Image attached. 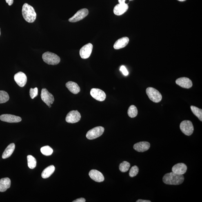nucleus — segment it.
Here are the masks:
<instances>
[{
  "instance_id": "1",
  "label": "nucleus",
  "mask_w": 202,
  "mask_h": 202,
  "mask_svg": "<svg viewBox=\"0 0 202 202\" xmlns=\"http://www.w3.org/2000/svg\"><path fill=\"white\" fill-rule=\"evenodd\" d=\"M184 180V177L183 175L178 174L173 172L165 174L163 178V182L169 185H181Z\"/></svg>"
},
{
  "instance_id": "2",
  "label": "nucleus",
  "mask_w": 202,
  "mask_h": 202,
  "mask_svg": "<svg viewBox=\"0 0 202 202\" xmlns=\"http://www.w3.org/2000/svg\"><path fill=\"white\" fill-rule=\"evenodd\" d=\"M22 13L24 19L28 22L32 23L35 21L37 16L36 12L33 7L28 3L23 5Z\"/></svg>"
},
{
  "instance_id": "3",
  "label": "nucleus",
  "mask_w": 202,
  "mask_h": 202,
  "mask_svg": "<svg viewBox=\"0 0 202 202\" xmlns=\"http://www.w3.org/2000/svg\"><path fill=\"white\" fill-rule=\"evenodd\" d=\"M42 57L43 61L49 65H57L61 61V59L59 56L50 52H45L43 54Z\"/></svg>"
},
{
  "instance_id": "4",
  "label": "nucleus",
  "mask_w": 202,
  "mask_h": 202,
  "mask_svg": "<svg viewBox=\"0 0 202 202\" xmlns=\"http://www.w3.org/2000/svg\"><path fill=\"white\" fill-rule=\"evenodd\" d=\"M146 93L149 99L154 102L159 103L162 99V96L159 91L152 87L147 88Z\"/></svg>"
},
{
  "instance_id": "5",
  "label": "nucleus",
  "mask_w": 202,
  "mask_h": 202,
  "mask_svg": "<svg viewBox=\"0 0 202 202\" xmlns=\"http://www.w3.org/2000/svg\"><path fill=\"white\" fill-rule=\"evenodd\" d=\"M180 128L182 132L186 135H191L194 131V127L192 123L189 120L182 121L180 125Z\"/></svg>"
},
{
  "instance_id": "6",
  "label": "nucleus",
  "mask_w": 202,
  "mask_h": 202,
  "mask_svg": "<svg viewBox=\"0 0 202 202\" xmlns=\"http://www.w3.org/2000/svg\"><path fill=\"white\" fill-rule=\"evenodd\" d=\"M104 127L99 126L95 127L88 131L86 134V137L88 139L93 140L100 137L104 132Z\"/></svg>"
},
{
  "instance_id": "7",
  "label": "nucleus",
  "mask_w": 202,
  "mask_h": 202,
  "mask_svg": "<svg viewBox=\"0 0 202 202\" xmlns=\"http://www.w3.org/2000/svg\"><path fill=\"white\" fill-rule=\"evenodd\" d=\"M41 98L42 101L48 106L52 104L54 101L53 96L46 88H43L42 90Z\"/></svg>"
},
{
  "instance_id": "8",
  "label": "nucleus",
  "mask_w": 202,
  "mask_h": 202,
  "mask_svg": "<svg viewBox=\"0 0 202 202\" xmlns=\"http://www.w3.org/2000/svg\"><path fill=\"white\" fill-rule=\"evenodd\" d=\"M88 9H82L78 11L73 17L69 19V21L70 22L74 23L81 20L88 15Z\"/></svg>"
},
{
  "instance_id": "9",
  "label": "nucleus",
  "mask_w": 202,
  "mask_h": 202,
  "mask_svg": "<svg viewBox=\"0 0 202 202\" xmlns=\"http://www.w3.org/2000/svg\"><path fill=\"white\" fill-rule=\"evenodd\" d=\"M81 115L78 110H72L67 114L65 121L69 123H75L80 121Z\"/></svg>"
},
{
  "instance_id": "10",
  "label": "nucleus",
  "mask_w": 202,
  "mask_h": 202,
  "mask_svg": "<svg viewBox=\"0 0 202 202\" xmlns=\"http://www.w3.org/2000/svg\"><path fill=\"white\" fill-rule=\"evenodd\" d=\"M90 94L94 99L100 101H104L106 98V94L101 89L92 88L90 91Z\"/></svg>"
},
{
  "instance_id": "11",
  "label": "nucleus",
  "mask_w": 202,
  "mask_h": 202,
  "mask_svg": "<svg viewBox=\"0 0 202 202\" xmlns=\"http://www.w3.org/2000/svg\"><path fill=\"white\" fill-rule=\"evenodd\" d=\"M93 45L88 43L82 47L79 51V54L83 59H87L90 57L92 52Z\"/></svg>"
},
{
  "instance_id": "12",
  "label": "nucleus",
  "mask_w": 202,
  "mask_h": 202,
  "mask_svg": "<svg viewBox=\"0 0 202 202\" xmlns=\"http://www.w3.org/2000/svg\"><path fill=\"white\" fill-rule=\"evenodd\" d=\"M0 119L2 121L8 123H17L21 121V118L19 116L11 114H3L0 116Z\"/></svg>"
},
{
  "instance_id": "13",
  "label": "nucleus",
  "mask_w": 202,
  "mask_h": 202,
  "mask_svg": "<svg viewBox=\"0 0 202 202\" xmlns=\"http://www.w3.org/2000/svg\"><path fill=\"white\" fill-rule=\"evenodd\" d=\"M14 79L16 83L20 87H23L27 83L26 75L24 73L20 72L16 74L14 76Z\"/></svg>"
},
{
  "instance_id": "14",
  "label": "nucleus",
  "mask_w": 202,
  "mask_h": 202,
  "mask_svg": "<svg viewBox=\"0 0 202 202\" xmlns=\"http://www.w3.org/2000/svg\"><path fill=\"white\" fill-rule=\"evenodd\" d=\"M176 84L183 88L189 89L192 86L191 80L186 77H182L176 80Z\"/></svg>"
},
{
  "instance_id": "15",
  "label": "nucleus",
  "mask_w": 202,
  "mask_h": 202,
  "mask_svg": "<svg viewBox=\"0 0 202 202\" xmlns=\"http://www.w3.org/2000/svg\"><path fill=\"white\" fill-rule=\"evenodd\" d=\"M150 144L147 141H141L135 144L133 146L134 150L138 152H143L149 150Z\"/></svg>"
},
{
  "instance_id": "16",
  "label": "nucleus",
  "mask_w": 202,
  "mask_h": 202,
  "mask_svg": "<svg viewBox=\"0 0 202 202\" xmlns=\"http://www.w3.org/2000/svg\"><path fill=\"white\" fill-rule=\"evenodd\" d=\"M89 175L91 179L97 182H101L105 180L103 174L97 170H91L89 173Z\"/></svg>"
},
{
  "instance_id": "17",
  "label": "nucleus",
  "mask_w": 202,
  "mask_h": 202,
  "mask_svg": "<svg viewBox=\"0 0 202 202\" xmlns=\"http://www.w3.org/2000/svg\"><path fill=\"white\" fill-rule=\"evenodd\" d=\"M128 9V6L127 3H119L114 7V12L116 16H121L126 12Z\"/></svg>"
},
{
  "instance_id": "18",
  "label": "nucleus",
  "mask_w": 202,
  "mask_h": 202,
  "mask_svg": "<svg viewBox=\"0 0 202 202\" xmlns=\"http://www.w3.org/2000/svg\"><path fill=\"white\" fill-rule=\"evenodd\" d=\"M187 170L186 165L183 163H178L175 165L172 168V172L180 175L185 174Z\"/></svg>"
},
{
  "instance_id": "19",
  "label": "nucleus",
  "mask_w": 202,
  "mask_h": 202,
  "mask_svg": "<svg viewBox=\"0 0 202 202\" xmlns=\"http://www.w3.org/2000/svg\"><path fill=\"white\" fill-rule=\"evenodd\" d=\"M129 42V39L128 37L121 38L116 41L114 45V48L116 50H119L124 48L128 45Z\"/></svg>"
},
{
  "instance_id": "20",
  "label": "nucleus",
  "mask_w": 202,
  "mask_h": 202,
  "mask_svg": "<svg viewBox=\"0 0 202 202\" xmlns=\"http://www.w3.org/2000/svg\"><path fill=\"white\" fill-rule=\"evenodd\" d=\"M65 86L71 92L74 94H78L81 90L79 85L74 82H68L65 84Z\"/></svg>"
},
{
  "instance_id": "21",
  "label": "nucleus",
  "mask_w": 202,
  "mask_h": 202,
  "mask_svg": "<svg viewBox=\"0 0 202 202\" xmlns=\"http://www.w3.org/2000/svg\"><path fill=\"white\" fill-rule=\"evenodd\" d=\"M11 180L8 178H2L0 179V192H4L11 186Z\"/></svg>"
},
{
  "instance_id": "22",
  "label": "nucleus",
  "mask_w": 202,
  "mask_h": 202,
  "mask_svg": "<svg viewBox=\"0 0 202 202\" xmlns=\"http://www.w3.org/2000/svg\"><path fill=\"white\" fill-rule=\"evenodd\" d=\"M15 148V145L14 143L10 144L5 149L2 154L3 159H6L11 155Z\"/></svg>"
},
{
  "instance_id": "23",
  "label": "nucleus",
  "mask_w": 202,
  "mask_h": 202,
  "mask_svg": "<svg viewBox=\"0 0 202 202\" xmlns=\"http://www.w3.org/2000/svg\"><path fill=\"white\" fill-rule=\"evenodd\" d=\"M55 170V167L53 165H51L50 166L47 167L43 170L41 174L42 177L43 179H47V178L50 177L53 173Z\"/></svg>"
},
{
  "instance_id": "24",
  "label": "nucleus",
  "mask_w": 202,
  "mask_h": 202,
  "mask_svg": "<svg viewBox=\"0 0 202 202\" xmlns=\"http://www.w3.org/2000/svg\"><path fill=\"white\" fill-rule=\"evenodd\" d=\"M191 110L195 115L198 117L200 121H202V110L196 106L191 105Z\"/></svg>"
},
{
  "instance_id": "25",
  "label": "nucleus",
  "mask_w": 202,
  "mask_h": 202,
  "mask_svg": "<svg viewBox=\"0 0 202 202\" xmlns=\"http://www.w3.org/2000/svg\"><path fill=\"white\" fill-rule=\"evenodd\" d=\"M28 166L30 169H34L36 166V160L33 156L31 155L27 156Z\"/></svg>"
},
{
  "instance_id": "26",
  "label": "nucleus",
  "mask_w": 202,
  "mask_h": 202,
  "mask_svg": "<svg viewBox=\"0 0 202 202\" xmlns=\"http://www.w3.org/2000/svg\"><path fill=\"white\" fill-rule=\"evenodd\" d=\"M138 110L137 107L134 105H131L129 107L128 110V114L129 117L133 118L136 117L137 115Z\"/></svg>"
},
{
  "instance_id": "27",
  "label": "nucleus",
  "mask_w": 202,
  "mask_h": 202,
  "mask_svg": "<svg viewBox=\"0 0 202 202\" xmlns=\"http://www.w3.org/2000/svg\"><path fill=\"white\" fill-rule=\"evenodd\" d=\"M10 99L8 93L4 91H0V103L7 102Z\"/></svg>"
},
{
  "instance_id": "28",
  "label": "nucleus",
  "mask_w": 202,
  "mask_h": 202,
  "mask_svg": "<svg viewBox=\"0 0 202 202\" xmlns=\"http://www.w3.org/2000/svg\"><path fill=\"white\" fill-rule=\"evenodd\" d=\"M130 167V164L128 162L124 161L120 164L119 165V169L122 172H127Z\"/></svg>"
},
{
  "instance_id": "29",
  "label": "nucleus",
  "mask_w": 202,
  "mask_h": 202,
  "mask_svg": "<svg viewBox=\"0 0 202 202\" xmlns=\"http://www.w3.org/2000/svg\"><path fill=\"white\" fill-rule=\"evenodd\" d=\"M41 151L42 153L45 156H50L52 155L53 150L50 146H46L42 147Z\"/></svg>"
},
{
  "instance_id": "30",
  "label": "nucleus",
  "mask_w": 202,
  "mask_h": 202,
  "mask_svg": "<svg viewBox=\"0 0 202 202\" xmlns=\"http://www.w3.org/2000/svg\"><path fill=\"white\" fill-rule=\"evenodd\" d=\"M139 169L138 167L136 165H134L130 169V172H129V176L130 177H134L137 175L139 173Z\"/></svg>"
},
{
  "instance_id": "31",
  "label": "nucleus",
  "mask_w": 202,
  "mask_h": 202,
  "mask_svg": "<svg viewBox=\"0 0 202 202\" xmlns=\"http://www.w3.org/2000/svg\"><path fill=\"white\" fill-rule=\"evenodd\" d=\"M30 95L32 99H34L38 95V88L37 87L35 88H31L30 90Z\"/></svg>"
},
{
  "instance_id": "32",
  "label": "nucleus",
  "mask_w": 202,
  "mask_h": 202,
  "mask_svg": "<svg viewBox=\"0 0 202 202\" xmlns=\"http://www.w3.org/2000/svg\"><path fill=\"white\" fill-rule=\"evenodd\" d=\"M120 70L123 73V75L125 76H127L128 74V72L127 70L126 67L124 65H122L120 67Z\"/></svg>"
},
{
  "instance_id": "33",
  "label": "nucleus",
  "mask_w": 202,
  "mask_h": 202,
  "mask_svg": "<svg viewBox=\"0 0 202 202\" xmlns=\"http://www.w3.org/2000/svg\"><path fill=\"white\" fill-rule=\"evenodd\" d=\"M85 201H86V200L85 198H81L74 200V201H73V202H85Z\"/></svg>"
},
{
  "instance_id": "34",
  "label": "nucleus",
  "mask_w": 202,
  "mask_h": 202,
  "mask_svg": "<svg viewBox=\"0 0 202 202\" xmlns=\"http://www.w3.org/2000/svg\"><path fill=\"white\" fill-rule=\"evenodd\" d=\"M6 2L8 3L9 6H11L14 2V0H5Z\"/></svg>"
},
{
  "instance_id": "35",
  "label": "nucleus",
  "mask_w": 202,
  "mask_h": 202,
  "mask_svg": "<svg viewBox=\"0 0 202 202\" xmlns=\"http://www.w3.org/2000/svg\"><path fill=\"white\" fill-rule=\"evenodd\" d=\"M136 202H151L150 200H138Z\"/></svg>"
},
{
  "instance_id": "36",
  "label": "nucleus",
  "mask_w": 202,
  "mask_h": 202,
  "mask_svg": "<svg viewBox=\"0 0 202 202\" xmlns=\"http://www.w3.org/2000/svg\"><path fill=\"white\" fill-rule=\"evenodd\" d=\"M126 0H118L119 3H125Z\"/></svg>"
},
{
  "instance_id": "37",
  "label": "nucleus",
  "mask_w": 202,
  "mask_h": 202,
  "mask_svg": "<svg viewBox=\"0 0 202 202\" xmlns=\"http://www.w3.org/2000/svg\"><path fill=\"white\" fill-rule=\"evenodd\" d=\"M178 1H181V2H183L185 1L186 0H177Z\"/></svg>"
},
{
  "instance_id": "38",
  "label": "nucleus",
  "mask_w": 202,
  "mask_h": 202,
  "mask_svg": "<svg viewBox=\"0 0 202 202\" xmlns=\"http://www.w3.org/2000/svg\"><path fill=\"white\" fill-rule=\"evenodd\" d=\"M48 107H49V108H50V107H52V105H49V106H48Z\"/></svg>"
},
{
  "instance_id": "39",
  "label": "nucleus",
  "mask_w": 202,
  "mask_h": 202,
  "mask_svg": "<svg viewBox=\"0 0 202 202\" xmlns=\"http://www.w3.org/2000/svg\"><path fill=\"white\" fill-rule=\"evenodd\" d=\"M1 29H0V36H1Z\"/></svg>"
},
{
  "instance_id": "40",
  "label": "nucleus",
  "mask_w": 202,
  "mask_h": 202,
  "mask_svg": "<svg viewBox=\"0 0 202 202\" xmlns=\"http://www.w3.org/2000/svg\"><path fill=\"white\" fill-rule=\"evenodd\" d=\"M130 1H132V0H130Z\"/></svg>"
}]
</instances>
